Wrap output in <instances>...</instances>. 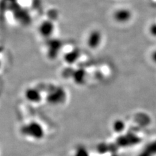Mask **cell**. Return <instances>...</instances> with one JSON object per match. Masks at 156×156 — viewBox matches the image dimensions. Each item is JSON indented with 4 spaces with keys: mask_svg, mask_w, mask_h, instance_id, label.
Listing matches in <instances>:
<instances>
[{
    "mask_svg": "<svg viewBox=\"0 0 156 156\" xmlns=\"http://www.w3.org/2000/svg\"><path fill=\"white\" fill-rule=\"evenodd\" d=\"M21 135L27 139L35 141H40L46 136L44 127L37 121H30L24 124L20 129Z\"/></svg>",
    "mask_w": 156,
    "mask_h": 156,
    "instance_id": "obj_1",
    "label": "cell"
},
{
    "mask_svg": "<svg viewBox=\"0 0 156 156\" xmlns=\"http://www.w3.org/2000/svg\"><path fill=\"white\" fill-rule=\"evenodd\" d=\"M66 100V92L64 88L60 86H52L46 94V100L51 105H62Z\"/></svg>",
    "mask_w": 156,
    "mask_h": 156,
    "instance_id": "obj_2",
    "label": "cell"
},
{
    "mask_svg": "<svg viewBox=\"0 0 156 156\" xmlns=\"http://www.w3.org/2000/svg\"><path fill=\"white\" fill-rule=\"evenodd\" d=\"M140 141V138L133 133L126 134L122 135L117 139V143L121 147H130L137 144Z\"/></svg>",
    "mask_w": 156,
    "mask_h": 156,
    "instance_id": "obj_3",
    "label": "cell"
},
{
    "mask_svg": "<svg viewBox=\"0 0 156 156\" xmlns=\"http://www.w3.org/2000/svg\"><path fill=\"white\" fill-rule=\"evenodd\" d=\"M114 20L119 23H126L131 20L132 12L130 10L126 8H121L116 10L113 14Z\"/></svg>",
    "mask_w": 156,
    "mask_h": 156,
    "instance_id": "obj_4",
    "label": "cell"
},
{
    "mask_svg": "<svg viewBox=\"0 0 156 156\" xmlns=\"http://www.w3.org/2000/svg\"><path fill=\"white\" fill-rule=\"evenodd\" d=\"M25 98L32 104H38L42 100L41 92L37 87H28L24 91Z\"/></svg>",
    "mask_w": 156,
    "mask_h": 156,
    "instance_id": "obj_5",
    "label": "cell"
},
{
    "mask_svg": "<svg viewBox=\"0 0 156 156\" xmlns=\"http://www.w3.org/2000/svg\"><path fill=\"white\" fill-rule=\"evenodd\" d=\"M55 31V25L50 20H44L38 27V33L43 38H49L51 37Z\"/></svg>",
    "mask_w": 156,
    "mask_h": 156,
    "instance_id": "obj_6",
    "label": "cell"
},
{
    "mask_svg": "<svg viewBox=\"0 0 156 156\" xmlns=\"http://www.w3.org/2000/svg\"><path fill=\"white\" fill-rule=\"evenodd\" d=\"M102 41L101 33L98 30L92 31L87 37V44L90 49L95 50L101 44Z\"/></svg>",
    "mask_w": 156,
    "mask_h": 156,
    "instance_id": "obj_7",
    "label": "cell"
},
{
    "mask_svg": "<svg viewBox=\"0 0 156 156\" xmlns=\"http://www.w3.org/2000/svg\"><path fill=\"white\" fill-rule=\"evenodd\" d=\"M61 48V44L59 41H54L51 42L50 44L48 45V55L49 58L51 59H54L58 56V54L59 53L60 50Z\"/></svg>",
    "mask_w": 156,
    "mask_h": 156,
    "instance_id": "obj_8",
    "label": "cell"
},
{
    "mask_svg": "<svg viewBox=\"0 0 156 156\" xmlns=\"http://www.w3.org/2000/svg\"><path fill=\"white\" fill-rule=\"evenodd\" d=\"M156 155V140L146 145L141 150L137 156H155Z\"/></svg>",
    "mask_w": 156,
    "mask_h": 156,
    "instance_id": "obj_9",
    "label": "cell"
},
{
    "mask_svg": "<svg viewBox=\"0 0 156 156\" xmlns=\"http://www.w3.org/2000/svg\"><path fill=\"white\" fill-rule=\"evenodd\" d=\"M80 56V51L78 49H74L65 55V61L70 65L74 64Z\"/></svg>",
    "mask_w": 156,
    "mask_h": 156,
    "instance_id": "obj_10",
    "label": "cell"
},
{
    "mask_svg": "<svg viewBox=\"0 0 156 156\" xmlns=\"http://www.w3.org/2000/svg\"><path fill=\"white\" fill-rule=\"evenodd\" d=\"M86 75L84 70H77L72 74V79L77 85H83L86 80Z\"/></svg>",
    "mask_w": 156,
    "mask_h": 156,
    "instance_id": "obj_11",
    "label": "cell"
},
{
    "mask_svg": "<svg viewBox=\"0 0 156 156\" xmlns=\"http://www.w3.org/2000/svg\"><path fill=\"white\" fill-rule=\"evenodd\" d=\"M126 124L122 120H116L113 124V129L116 133H122L125 129Z\"/></svg>",
    "mask_w": 156,
    "mask_h": 156,
    "instance_id": "obj_12",
    "label": "cell"
},
{
    "mask_svg": "<svg viewBox=\"0 0 156 156\" xmlns=\"http://www.w3.org/2000/svg\"><path fill=\"white\" fill-rule=\"evenodd\" d=\"M74 156H90L89 153L87 150L83 146H80L78 147L74 154Z\"/></svg>",
    "mask_w": 156,
    "mask_h": 156,
    "instance_id": "obj_13",
    "label": "cell"
},
{
    "mask_svg": "<svg viewBox=\"0 0 156 156\" xmlns=\"http://www.w3.org/2000/svg\"><path fill=\"white\" fill-rule=\"evenodd\" d=\"M149 33L152 36L156 37V23H152L149 27Z\"/></svg>",
    "mask_w": 156,
    "mask_h": 156,
    "instance_id": "obj_14",
    "label": "cell"
},
{
    "mask_svg": "<svg viewBox=\"0 0 156 156\" xmlns=\"http://www.w3.org/2000/svg\"><path fill=\"white\" fill-rule=\"evenodd\" d=\"M151 58H152V61L156 64V50H154L151 55Z\"/></svg>",
    "mask_w": 156,
    "mask_h": 156,
    "instance_id": "obj_15",
    "label": "cell"
},
{
    "mask_svg": "<svg viewBox=\"0 0 156 156\" xmlns=\"http://www.w3.org/2000/svg\"><path fill=\"white\" fill-rule=\"evenodd\" d=\"M2 61H0V70H1L2 68Z\"/></svg>",
    "mask_w": 156,
    "mask_h": 156,
    "instance_id": "obj_16",
    "label": "cell"
},
{
    "mask_svg": "<svg viewBox=\"0 0 156 156\" xmlns=\"http://www.w3.org/2000/svg\"><path fill=\"white\" fill-rule=\"evenodd\" d=\"M112 156H119V155H116V154H115V155H113Z\"/></svg>",
    "mask_w": 156,
    "mask_h": 156,
    "instance_id": "obj_17",
    "label": "cell"
}]
</instances>
